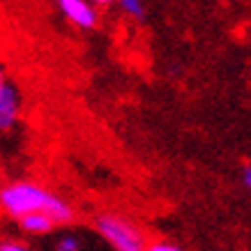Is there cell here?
Instances as JSON below:
<instances>
[{
  "label": "cell",
  "mask_w": 251,
  "mask_h": 251,
  "mask_svg": "<svg viewBox=\"0 0 251 251\" xmlns=\"http://www.w3.org/2000/svg\"><path fill=\"white\" fill-rule=\"evenodd\" d=\"M97 230L104 235L115 251H145V237L143 233L115 214H101L97 219Z\"/></svg>",
  "instance_id": "cell-2"
},
{
  "label": "cell",
  "mask_w": 251,
  "mask_h": 251,
  "mask_svg": "<svg viewBox=\"0 0 251 251\" xmlns=\"http://www.w3.org/2000/svg\"><path fill=\"white\" fill-rule=\"evenodd\" d=\"M244 184H247V187H251V166H249V164L244 166Z\"/></svg>",
  "instance_id": "cell-10"
},
{
  "label": "cell",
  "mask_w": 251,
  "mask_h": 251,
  "mask_svg": "<svg viewBox=\"0 0 251 251\" xmlns=\"http://www.w3.org/2000/svg\"><path fill=\"white\" fill-rule=\"evenodd\" d=\"M62 14L78 28H95L97 25V12L88 0H55Z\"/></svg>",
  "instance_id": "cell-3"
},
{
  "label": "cell",
  "mask_w": 251,
  "mask_h": 251,
  "mask_svg": "<svg viewBox=\"0 0 251 251\" xmlns=\"http://www.w3.org/2000/svg\"><path fill=\"white\" fill-rule=\"evenodd\" d=\"M92 2H97V5H111L113 0H92Z\"/></svg>",
  "instance_id": "cell-11"
},
{
  "label": "cell",
  "mask_w": 251,
  "mask_h": 251,
  "mask_svg": "<svg viewBox=\"0 0 251 251\" xmlns=\"http://www.w3.org/2000/svg\"><path fill=\"white\" fill-rule=\"evenodd\" d=\"M21 111V101H19V92L14 85H7L0 90V129H9L19 118Z\"/></svg>",
  "instance_id": "cell-4"
},
{
  "label": "cell",
  "mask_w": 251,
  "mask_h": 251,
  "mask_svg": "<svg viewBox=\"0 0 251 251\" xmlns=\"http://www.w3.org/2000/svg\"><path fill=\"white\" fill-rule=\"evenodd\" d=\"M0 251H30L28 247H23L19 242H2L0 244Z\"/></svg>",
  "instance_id": "cell-9"
},
{
  "label": "cell",
  "mask_w": 251,
  "mask_h": 251,
  "mask_svg": "<svg viewBox=\"0 0 251 251\" xmlns=\"http://www.w3.org/2000/svg\"><path fill=\"white\" fill-rule=\"evenodd\" d=\"M5 88V74H2V69H0V90Z\"/></svg>",
  "instance_id": "cell-12"
},
{
  "label": "cell",
  "mask_w": 251,
  "mask_h": 251,
  "mask_svg": "<svg viewBox=\"0 0 251 251\" xmlns=\"http://www.w3.org/2000/svg\"><path fill=\"white\" fill-rule=\"evenodd\" d=\"M78 247H81V244H78V240L76 237H62L60 242H58V251H78Z\"/></svg>",
  "instance_id": "cell-8"
},
{
  "label": "cell",
  "mask_w": 251,
  "mask_h": 251,
  "mask_svg": "<svg viewBox=\"0 0 251 251\" xmlns=\"http://www.w3.org/2000/svg\"><path fill=\"white\" fill-rule=\"evenodd\" d=\"M145 251H184V249H180L173 242H166V240H154V242L145 244Z\"/></svg>",
  "instance_id": "cell-7"
},
{
  "label": "cell",
  "mask_w": 251,
  "mask_h": 251,
  "mask_svg": "<svg viewBox=\"0 0 251 251\" xmlns=\"http://www.w3.org/2000/svg\"><path fill=\"white\" fill-rule=\"evenodd\" d=\"M21 228L25 233H32V235H42V233H49V230H53V221L49 219L44 212H32V214H25L21 217Z\"/></svg>",
  "instance_id": "cell-5"
},
{
  "label": "cell",
  "mask_w": 251,
  "mask_h": 251,
  "mask_svg": "<svg viewBox=\"0 0 251 251\" xmlns=\"http://www.w3.org/2000/svg\"><path fill=\"white\" fill-rule=\"evenodd\" d=\"M0 205L16 219L32 212H44L53 224H67L74 219V210L67 201L32 182H14L0 189Z\"/></svg>",
  "instance_id": "cell-1"
},
{
  "label": "cell",
  "mask_w": 251,
  "mask_h": 251,
  "mask_svg": "<svg viewBox=\"0 0 251 251\" xmlns=\"http://www.w3.org/2000/svg\"><path fill=\"white\" fill-rule=\"evenodd\" d=\"M120 7L127 14L136 16V19H143V5H141V0H120Z\"/></svg>",
  "instance_id": "cell-6"
}]
</instances>
